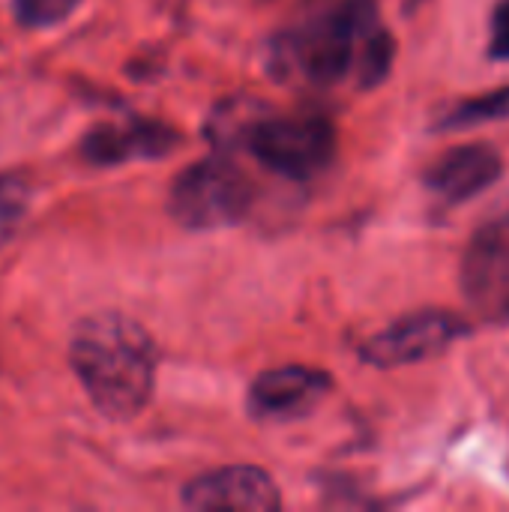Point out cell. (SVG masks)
<instances>
[{
  "label": "cell",
  "instance_id": "cell-11",
  "mask_svg": "<svg viewBox=\"0 0 509 512\" xmlns=\"http://www.w3.org/2000/svg\"><path fill=\"white\" fill-rule=\"evenodd\" d=\"M267 114H270V108L255 96H234V99L219 102L204 126V135H207L213 153L231 156L234 150H243L249 144V135Z\"/></svg>",
  "mask_w": 509,
  "mask_h": 512
},
{
  "label": "cell",
  "instance_id": "cell-5",
  "mask_svg": "<svg viewBox=\"0 0 509 512\" xmlns=\"http://www.w3.org/2000/svg\"><path fill=\"white\" fill-rule=\"evenodd\" d=\"M468 306L492 324H509V207L486 219L462 258Z\"/></svg>",
  "mask_w": 509,
  "mask_h": 512
},
{
  "label": "cell",
  "instance_id": "cell-10",
  "mask_svg": "<svg viewBox=\"0 0 509 512\" xmlns=\"http://www.w3.org/2000/svg\"><path fill=\"white\" fill-rule=\"evenodd\" d=\"M501 156L489 144H462L435 159L426 171V189L441 204H465L501 177Z\"/></svg>",
  "mask_w": 509,
  "mask_h": 512
},
{
  "label": "cell",
  "instance_id": "cell-7",
  "mask_svg": "<svg viewBox=\"0 0 509 512\" xmlns=\"http://www.w3.org/2000/svg\"><path fill=\"white\" fill-rule=\"evenodd\" d=\"M333 390V378L312 366H279L261 372L246 396V408L261 423H288L312 414Z\"/></svg>",
  "mask_w": 509,
  "mask_h": 512
},
{
  "label": "cell",
  "instance_id": "cell-8",
  "mask_svg": "<svg viewBox=\"0 0 509 512\" xmlns=\"http://www.w3.org/2000/svg\"><path fill=\"white\" fill-rule=\"evenodd\" d=\"M180 144V132L168 123L129 117L117 123H99L81 138V159L96 168L126 165L135 159H162Z\"/></svg>",
  "mask_w": 509,
  "mask_h": 512
},
{
  "label": "cell",
  "instance_id": "cell-9",
  "mask_svg": "<svg viewBox=\"0 0 509 512\" xmlns=\"http://www.w3.org/2000/svg\"><path fill=\"white\" fill-rule=\"evenodd\" d=\"M183 504L189 510L273 512L282 507V498L267 471L255 465H231L186 483Z\"/></svg>",
  "mask_w": 509,
  "mask_h": 512
},
{
  "label": "cell",
  "instance_id": "cell-12",
  "mask_svg": "<svg viewBox=\"0 0 509 512\" xmlns=\"http://www.w3.org/2000/svg\"><path fill=\"white\" fill-rule=\"evenodd\" d=\"M509 120V87H498L471 99H462L456 105H450L441 117L438 126L441 129H471V126H483V123H498Z\"/></svg>",
  "mask_w": 509,
  "mask_h": 512
},
{
  "label": "cell",
  "instance_id": "cell-3",
  "mask_svg": "<svg viewBox=\"0 0 509 512\" xmlns=\"http://www.w3.org/2000/svg\"><path fill=\"white\" fill-rule=\"evenodd\" d=\"M252 198L255 189L249 177L231 162V156L213 153L177 174L168 192V210L183 228L207 231L243 219Z\"/></svg>",
  "mask_w": 509,
  "mask_h": 512
},
{
  "label": "cell",
  "instance_id": "cell-1",
  "mask_svg": "<svg viewBox=\"0 0 509 512\" xmlns=\"http://www.w3.org/2000/svg\"><path fill=\"white\" fill-rule=\"evenodd\" d=\"M393 60L396 42L378 0H300L270 45L273 75L309 90L378 87Z\"/></svg>",
  "mask_w": 509,
  "mask_h": 512
},
{
  "label": "cell",
  "instance_id": "cell-4",
  "mask_svg": "<svg viewBox=\"0 0 509 512\" xmlns=\"http://www.w3.org/2000/svg\"><path fill=\"white\" fill-rule=\"evenodd\" d=\"M246 150L273 174L309 180L336 156V126L324 114H267L249 135Z\"/></svg>",
  "mask_w": 509,
  "mask_h": 512
},
{
  "label": "cell",
  "instance_id": "cell-15",
  "mask_svg": "<svg viewBox=\"0 0 509 512\" xmlns=\"http://www.w3.org/2000/svg\"><path fill=\"white\" fill-rule=\"evenodd\" d=\"M489 57L509 60V0H498L489 21Z\"/></svg>",
  "mask_w": 509,
  "mask_h": 512
},
{
  "label": "cell",
  "instance_id": "cell-14",
  "mask_svg": "<svg viewBox=\"0 0 509 512\" xmlns=\"http://www.w3.org/2000/svg\"><path fill=\"white\" fill-rule=\"evenodd\" d=\"M30 207V183L18 174H0V234L9 231Z\"/></svg>",
  "mask_w": 509,
  "mask_h": 512
},
{
  "label": "cell",
  "instance_id": "cell-6",
  "mask_svg": "<svg viewBox=\"0 0 509 512\" xmlns=\"http://www.w3.org/2000/svg\"><path fill=\"white\" fill-rule=\"evenodd\" d=\"M468 333V324L447 309H423L411 312L390 327L378 330L360 345V357L378 369H399L432 360L444 354L453 342Z\"/></svg>",
  "mask_w": 509,
  "mask_h": 512
},
{
  "label": "cell",
  "instance_id": "cell-13",
  "mask_svg": "<svg viewBox=\"0 0 509 512\" xmlns=\"http://www.w3.org/2000/svg\"><path fill=\"white\" fill-rule=\"evenodd\" d=\"M78 6H81V0H12V12H15L18 24H24L30 30L57 27Z\"/></svg>",
  "mask_w": 509,
  "mask_h": 512
},
{
  "label": "cell",
  "instance_id": "cell-2",
  "mask_svg": "<svg viewBox=\"0 0 509 512\" xmlns=\"http://www.w3.org/2000/svg\"><path fill=\"white\" fill-rule=\"evenodd\" d=\"M69 366L102 417L132 420L153 399L159 351L135 318L96 312L72 330Z\"/></svg>",
  "mask_w": 509,
  "mask_h": 512
}]
</instances>
